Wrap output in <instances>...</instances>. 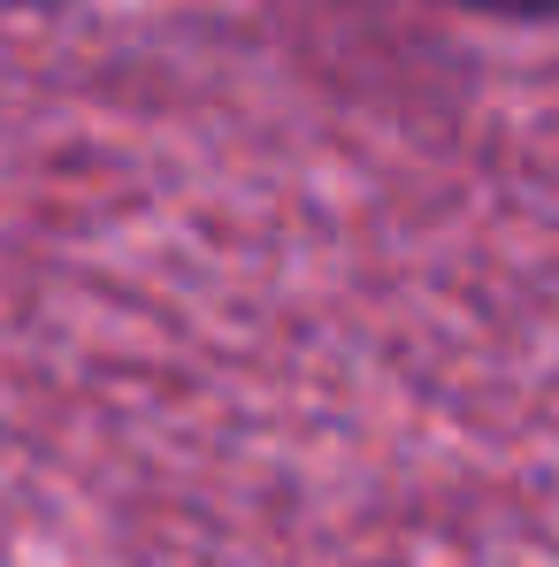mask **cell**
Here are the masks:
<instances>
[{
    "instance_id": "cell-1",
    "label": "cell",
    "mask_w": 559,
    "mask_h": 567,
    "mask_svg": "<svg viewBox=\"0 0 559 567\" xmlns=\"http://www.w3.org/2000/svg\"><path fill=\"white\" fill-rule=\"evenodd\" d=\"M460 16H490V23H552L559 0H445Z\"/></svg>"
}]
</instances>
